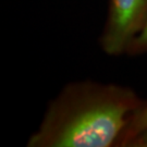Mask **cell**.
<instances>
[{
  "label": "cell",
  "instance_id": "obj_1",
  "mask_svg": "<svg viewBox=\"0 0 147 147\" xmlns=\"http://www.w3.org/2000/svg\"><path fill=\"white\" fill-rule=\"evenodd\" d=\"M143 98L133 88L92 80L65 84L49 101L27 147H120Z\"/></svg>",
  "mask_w": 147,
  "mask_h": 147
},
{
  "label": "cell",
  "instance_id": "obj_2",
  "mask_svg": "<svg viewBox=\"0 0 147 147\" xmlns=\"http://www.w3.org/2000/svg\"><path fill=\"white\" fill-rule=\"evenodd\" d=\"M147 21V0H109L100 49L109 57L126 56Z\"/></svg>",
  "mask_w": 147,
  "mask_h": 147
},
{
  "label": "cell",
  "instance_id": "obj_3",
  "mask_svg": "<svg viewBox=\"0 0 147 147\" xmlns=\"http://www.w3.org/2000/svg\"><path fill=\"white\" fill-rule=\"evenodd\" d=\"M147 129V98L143 99L142 105L135 111L131 121L127 125L125 134L123 136L120 147H125L126 144L131 141L133 137Z\"/></svg>",
  "mask_w": 147,
  "mask_h": 147
},
{
  "label": "cell",
  "instance_id": "obj_4",
  "mask_svg": "<svg viewBox=\"0 0 147 147\" xmlns=\"http://www.w3.org/2000/svg\"><path fill=\"white\" fill-rule=\"evenodd\" d=\"M126 56L137 57V56H147V21L141 33L132 42L127 49Z\"/></svg>",
  "mask_w": 147,
  "mask_h": 147
},
{
  "label": "cell",
  "instance_id": "obj_5",
  "mask_svg": "<svg viewBox=\"0 0 147 147\" xmlns=\"http://www.w3.org/2000/svg\"><path fill=\"white\" fill-rule=\"evenodd\" d=\"M125 147H147V129L133 137Z\"/></svg>",
  "mask_w": 147,
  "mask_h": 147
}]
</instances>
